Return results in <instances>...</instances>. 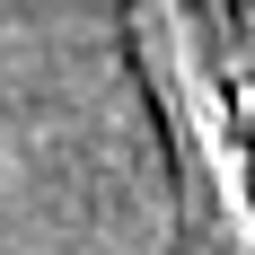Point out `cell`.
Wrapping results in <instances>:
<instances>
[{"label":"cell","mask_w":255,"mask_h":255,"mask_svg":"<svg viewBox=\"0 0 255 255\" xmlns=\"http://www.w3.org/2000/svg\"><path fill=\"white\" fill-rule=\"evenodd\" d=\"M176 203L220 255H255V0H132Z\"/></svg>","instance_id":"6da1fadb"}]
</instances>
